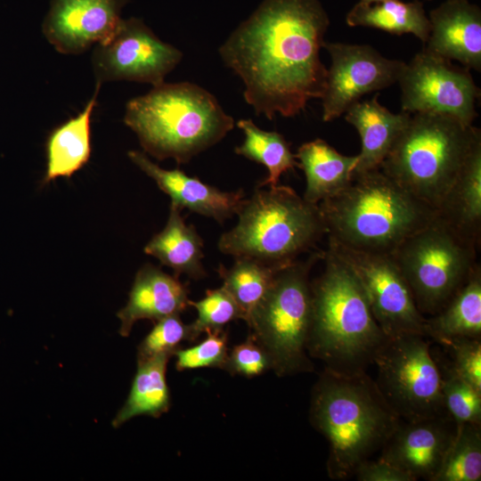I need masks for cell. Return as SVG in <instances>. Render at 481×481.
Returning <instances> with one entry per match:
<instances>
[{
	"label": "cell",
	"instance_id": "23",
	"mask_svg": "<svg viewBox=\"0 0 481 481\" xmlns=\"http://www.w3.org/2000/svg\"><path fill=\"white\" fill-rule=\"evenodd\" d=\"M101 86L95 83L93 97L77 116L61 124L49 135L45 144V183L58 177H70L89 160L91 155V117L97 103V95Z\"/></svg>",
	"mask_w": 481,
	"mask_h": 481
},
{
	"label": "cell",
	"instance_id": "33",
	"mask_svg": "<svg viewBox=\"0 0 481 481\" xmlns=\"http://www.w3.org/2000/svg\"><path fill=\"white\" fill-rule=\"evenodd\" d=\"M183 340L192 341L189 324H184L179 314L162 318L139 345L137 360L163 354L174 355Z\"/></svg>",
	"mask_w": 481,
	"mask_h": 481
},
{
	"label": "cell",
	"instance_id": "27",
	"mask_svg": "<svg viewBox=\"0 0 481 481\" xmlns=\"http://www.w3.org/2000/svg\"><path fill=\"white\" fill-rule=\"evenodd\" d=\"M171 356L163 354L138 360L129 395L113 419L114 428H118L136 416L158 418L169 410L170 393L166 371Z\"/></svg>",
	"mask_w": 481,
	"mask_h": 481
},
{
	"label": "cell",
	"instance_id": "14",
	"mask_svg": "<svg viewBox=\"0 0 481 481\" xmlns=\"http://www.w3.org/2000/svg\"><path fill=\"white\" fill-rule=\"evenodd\" d=\"M322 47L331 59L321 98L324 122L339 118L363 95L397 83L405 65L368 45L324 41Z\"/></svg>",
	"mask_w": 481,
	"mask_h": 481
},
{
	"label": "cell",
	"instance_id": "29",
	"mask_svg": "<svg viewBox=\"0 0 481 481\" xmlns=\"http://www.w3.org/2000/svg\"><path fill=\"white\" fill-rule=\"evenodd\" d=\"M277 269L248 257L235 258L229 268L219 265L223 287L239 306L246 322L268 291Z\"/></svg>",
	"mask_w": 481,
	"mask_h": 481
},
{
	"label": "cell",
	"instance_id": "4",
	"mask_svg": "<svg viewBox=\"0 0 481 481\" xmlns=\"http://www.w3.org/2000/svg\"><path fill=\"white\" fill-rule=\"evenodd\" d=\"M322 257L324 269L311 283L307 351L326 369L342 373L365 371L387 337L351 268L329 249Z\"/></svg>",
	"mask_w": 481,
	"mask_h": 481
},
{
	"label": "cell",
	"instance_id": "7",
	"mask_svg": "<svg viewBox=\"0 0 481 481\" xmlns=\"http://www.w3.org/2000/svg\"><path fill=\"white\" fill-rule=\"evenodd\" d=\"M480 141L479 128L464 125L453 117L413 113L379 168L437 211Z\"/></svg>",
	"mask_w": 481,
	"mask_h": 481
},
{
	"label": "cell",
	"instance_id": "21",
	"mask_svg": "<svg viewBox=\"0 0 481 481\" xmlns=\"http://www.w3.org/2000/svg\"><path fill=\"white\" fill-rule=\"evenodd\" d=\"M437 216L467 240L479 247L481 235V141L472 149L447 192Z\"/></svg>",
	"mask_w": 481,
	"mask_h": 481
},
{
	"label": "cell",
	"instance_id": "15",
	"mask_svg": "<svg viewBox=\"0 0 481 481\" xmlns=\"http://www.w3.org/2000/svg\"><path fill=\"white\" fill-rule=\"evenodd\" d=\"M126 0H52L42 24L60 53L80 54L109 37L120 23Z\"/></svg>",
	"mask_w": 481,
	"mask_h": 481
},
{
	"label": "cell",
	"instance_id": "35",
	"mask_svg": "<svg viewBox=\"0 0 481 481\" xmlns=\"http://www.w3.org/2000/svg\"><path fill=\"white\" fill-rule=\"evenodd\" d=\"M224 370L232 375L251 378L272 370V362L266 351L249 335L228 352Z\"/></svg>",
	"mask_w": 481,
	"mask_h": 481
},
{
	"label": "cell",
	"instance_id": "36",
	"mask_svg": "<svg viewBox=\"0 0 481 481\" xmlns=\"http://www.w3.org/2000/svg\"><path fill=\"white\" fill-rule=\"evenodd\" d=\"M450 349L453 371L477 391L481 392V340L461 338L445 345Z\"/></svg>",
	"mask_w": 481,
	"mask_h": 481
},
{
	"label": "cell",
	"instance_id": "11",
	"mask_svg": "<svg viewBox=\"0 0 481 481\" xmlns=\"http://www.w3.org/2000/svg\"><path fill=\"white\" fill-rule=\"evenodd\" d=\"M469 70L422 49L397 80L402 111L444 114L472 126L480 90Z\"/></svg>",
	"mask_w": 481,
	"mask_h": 481
},
{
	"label": "cell",
	"instance_id": "26",
	"mask_svg": "<svg viewBox=\"0 0 481 481\" xmlns=\"http://www.w3.org/2000/svg\"><path fill=\"white\" fill-rule=\"evenodd\" d=\"M346 21L350 27L378 29L397 36L412 34L423 44L430 32L428 17L418 0H385L371 4L358 2L347 12Z\"/></svg>",
	"mask_w": 481,
	"mask_h": 481
},
{
	"label": "cell",
	"instance_id": "5",
	"mask_svg": "<svg viewBox=\"0 0 481 481\" xmlns=\"http://www.w3.org/2000/svg\"><path fill=\"white\" fill-rule=\"evenodd\" d=\"M125 124L144 152L158 160L188 163L214 146L234 127V120L216 98L191 82L162 83L130 99Z\"/></svg>",
	"mask_w": 481,
	"mask_h": 481
},
{
	"label": "cell",
	"instance_id": "38",
	"mask_svg": "<svg viewBox=\"0 0 481 481\" xmlns=\"http://www.w3.org/2000/svg\"><path fill=\"white\" fill-rule=\"evenodd\" d=\"M381 1H385V0H360L359 2H361L363 4H375V3H378V2H381Z\"/></svg>",
	"mask_w": 481,
	"mask_h": 481
},
{
	"label": "cell",
	"instance_id": "31",
	"mask_svg": "<svg viewBox=\"0 0 481 481\" xmlns=\"http://www.w3.org/2000/svg\"><path fill=\"white\" fill-rule=\"evenodd\" d=\"M439 367L444 404L448 415L457 426L481 425V392L460 377L450 364H439Z\"/></svg>",
	"mask_w": 481,
	"mask_h": 481
},
{
	"label": "cell",
	"instance_id": "28",
	"mask_svg": "<svg viewBox=\"0 0 481 481\" xmlns=\"http://www.w3.org/2000/svg\"><path fill=\"white\" fill-rule=\"evenodd\" d=\"M237 126L244 134V141L235 153L264 165L268 175L258 187L274 186L281 174L298 167V162L285 138L275 131L260 129L251 119H240Z\"/></svg>",
	"mask_w": 481,
	"mask_h": 481
},
{
	"label": "cell",
	"instance_id": "10",
	"mask_svg": "<svg viewBox=\"0 0 481 481\" xmlns=\"http://www.w3.org/2000/svg\"><path fill=\"white\" fill-rule=\"evenodd\" d=\"M375 380L382 395L405 421L448 415L442 374L426 336L412 333L387 338L374 356Z\"/></svg>",
	"mask_w": 481,
	"mask_h": 481
},
{
	"label": "cell",
	"instance_id": "22",
	"mask_svg": "<svg viewBox=\"0 0 481 481\" xmlns=\"http://www.w3.org/2000/svg\"><path fill=\"white\" fill-rule=\"evenodd\" d=\"M295 158L306 175L303 198L315 205L337 195L349 184L357 162V155H343L320 138L300 145Z\"/></svg>",
	"mask_w": 481,
	"mask_h": 481
},
{
	"label": "cell",
	"instance_id": "16",
	"mask_svg": "<svg viewBox=\"0 0 481 481\" xmlns=\"http://www.w3.org/2000/svg\"><path fill=\"white\" fill-rule=\"evenodd\" d=\"M456 431L457 425L449 415L400 423L382 447L379 458L415 480L432 481Z\"/></svg>",
	"mask_w": 481,
	"mask_h": 481
},
{
	"label": "cell",
	"instance_id": "2",
	"mask_svg": "<svg viewBox=\"0 0 481 481\" xmlns=\"http://www.w3.org/2000/svg\"><path fill=\"white\" fill-rule=\"evenodd\" d=\"M310 420L329 442L327 471L338 480L353 476L401 423L365 371L342 373L326 368L312 392Z\"/></svg>",
	"mask_w": 481,
	"mask_h": 481
},
{
	"label": "cell",
	"instance_id": "24",
	"mask_svg": "<svg viewBox=\"0 0 481 481\" xmlns=\"http://www.w3.org/2000/svg\"><path fill=\"white\" fill-rule=\"evenodd\" d=\"M203 240L192 224H186L181 209L170 205L169 216L164 229L154 235L144 247L147 255L158 258L170 267L175 277L186 274L199 280L206 276L201 260Z\"/></svg>",
	"mask_w": 481,
	"mask_h": 481
},
{
	"label": "cell",
	"instance_id": "13",
	"mask_svg": "<svg viewBox=\"0 0 481 481\" xmlns=\"http://www.w3.org/2000/svg\"><path fill=\"white\" fill-rule=\"evenodd\" d=\"M328 249L354 272L376 322L387 338L425 335L426 318L390 254L358 251L335 244H329Z\"/></svg>",
	"mask_w": 481,
	"mask_h": 481
},
{
	"label": "cell",
	"instance_id": "9",
	"mask_svg": "<svg viewBox=\"0 0 481 481\" xmlns=\"http://www.w3.org/2000/svg\"><path fill=\"white\" fill-rule=\"evenodd\" d=\"M477 248L436 216L390 255L420 313L433 315L448 303L477 265Z\"/></svg>",
	"mask_w": 481,
	"mask_h": 481
},
{
	"label": "cell",
	"instance_id": "17",
	"mask_svg": "<svg viewBox=\"0 0 481 481\" xmlns=\"http://www.w3.org/2000/svg\"><path fill=\"white\" fill-rule=\"evenodd\" d=\"M425 51L481 70V10L469 0H445L428 15Z\"/></svg>",
	"mask_w": 481,
	"mask_h": 481
},
{
	"label": "cell",
	"instance_id": "32",
	"mask_svg": "<svg viewBox=\"0 0 481 481\" xmlns=\"http://www.w3.org/2000/svg\"><path fill=\"white\" fill-rule=\"evenodd\" d=\"M189 306H193L198 314L197 319L189 324L192 340L203 332L223 330L230 322L242 319L239 306L223 286L208 289L199 301L189 300Z\"/></svg>",
	"mask_w": 481,
	"mask_h": 481
},
{
	"label": "cell",
	"instance_id": "34",
	"mask_svg": "<svg viewBox=\"0 0 481 481\" xmlns=\"http://www.w3.org/2000/svg\"><path fill=\"white\" fill-rule=\"evenodd\" d=\"M207 338L196 346L174 353L178 371L204 367L224 369L228 355L227 333L223 330L207 332Z\"/></svg>",
	"mask_w": 481,
	"mask_h": 481
},
{
	"label": "cell",
	"instance_id": "20",
	"mask_svg": "<svg viewBox=\"0 0 481 481\" xmlns=\"http://www.w3.org/2000/svg\"><path fill=\"white\" fill-rule=\"evenodd\" d=\"M378 98L379 94H375L371 99L360 100L344 113L346 121L359 133L362 143L353 175L379 168L412 117L409 112H391Z\"/></svg>",
	"mask_w": 481,
	"mask_h": 481
},
{
	"label": "cell",
	"instance_id": "30",
	"mask_svg": "<svg viewBox=\"0 0 481 481\" xmlns=\"http://www.w3.org/2000/svg\"><path fill=\"white\" fill-rule=\"evenodd\" d=\"M481 425L457 426L456 435L432 481L481 479Z\"/></svg>",
	"mask_w": 481,
	"mask_h": 481
},
{
	"label": "cell",
	"instance_id": "6",
	"mask_svg": "<svg viewBox=\"0 0 481 481\" xmlns=\"http://www.w3.org/2000/svg\"><path fill=\"white\" fill-rule=\"evenodd\" d=\"M236 215L237 224L221 235L218 249L273 268L298 260L326 233L318 205L285 185L257 189Z\"/></svg>",
	"mask_w": 481,
	"mask_h": 481
},
{
	"label": "cell",
	"instance_id": "1",
	"mask_svg": "<svg viewBox=\"0 0 481 481\" xmlns=\"http://www.w3.org/2000/svg\"><path fill=\"white\" fill-rule=\"evenodd\" d=\"M330 19L319 0H265L218 49L244 84L257 115L295 117L321 99L328 69L320 57Z\"/></svg>",
	"mask_w": 481,
	"mask_h": 481
},
{
	"label": "cell",
	"instance_id": "8",
	"mask_svg": "<svg viewBox=\"0 0 481 481\" xmlns=\"http://www.w3.org/2000/svg\"><path fill=\"white\" fill-rule=\"evenodd\" d=\"M322 253L279 267L272 284L251 313L249 334L268 354L278 376L312 371L306 355L312 321L309 273Z\"/></svg>",
	"mask_w": 481,
	"mask_h": 481
},
{
	"label": "cell",
	"instance_id": "37",
	"mask_svg": "<svg viewBox=\"0 0 481 481\" xmlns=\"http://www.w3.org/2000/svg\"><path fill=\"white\" fill-rule=\"evenodd\" d=\"M354 475L359 481H415L410 474L380 458L363 461Z\"/></svg>",
	"mask_w": 481,
	"mask_h": 481
},
{
	"label": "cell",
	"instance_id": "12",
	"mask_svg": "<svg viewBox=\"0 0 481 481\" xmlns=\"http://www.w3.org/2000/svg\"><path fill=\"white\" fill-rule=\"evenodd\" d=\"M182 58L178 48L159 39L142 20L129 18L94 45L91 61L96 84L125 80L156 86Z\"/></svg>",
	"mask_w": 481,
	"mask_h": 481
},
{
	"label": "cell",
	"instance_id": "3",
	"mask_svg": "<svg viewBox=\"0 0 481 481\" xmlns=\"http://www.w3.org/2000/svg\"><path fill=\"white\" fill-rule=\"evenodd\" d=\"M318 208L329 244L381 254H391L437 216L380 168L353 175L344 190Z\"/></svg>",
	"mask_w": 481,
	"mask_h": 481
},
{
	"label": "cell",
	"instance_id": "25",
	"mask_svg": "<svg viewBox=\"0 0 481 481\" xmlns=\"http://www.w3.org/2000/svg\"><path fill=\"white\" fill-rule=\"evenodd\" d=\"M425 335L445 345L481 338V270L477 264L448 303L425 321Z\"/></svg>",
	"mask_w": 481,
	"mask_h": 481
},
{
	"label": "cell",
	"instance_id": "19",
	"mask_svg": "<svg viewBox=\"0 0 481 481\" xmlns=\"http://www.w3.org/2000/svg\"><path fill=\"white\" fill-rule=\"evenodd\" d=\"M188 293L187 286L178 277L144 265L135 274L126 305L117 314L121 322L120 335L127 337L139 320L157 322L180 314L189 306Z\"/></svg>",
	"mask_w": 481,
	"mask_h": 481
},
{
	"label": "cell",
	"instance_id": "18",
	"mask_svg": "<svg viewBox=\"0 0 481 481\" xmlns=\"http://www.w3.org/2000/svg\"><path fill=\"white\" fill-rule=\"evenodd\" d=\"M127 155L134 164L153 179L159 188L170 197L171 205L181 210L187 208L223 223L237 214L244 200L242 190L223 192L178 168L164 169L142 151H130Z\"/></svg>",
	"mask_w": 481,
	"mask_h": 481
}]
</instances>
